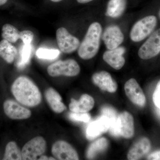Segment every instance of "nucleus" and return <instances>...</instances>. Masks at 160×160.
Listing matches in <instances>:
<instances>
[{
    "instance_id": "f03ea898",
    "label": "nucleus",
    "mask_w": 160,
    "mask_h": 160,
    "mask_svg": "<svg viewBox=\"0 0 160 160\" xmlns=\"http://www.w3.org/2000/svg\"><path fill=\"white\" fill-rule=\"evenodd\" d=\"M102 33V27L99 23L95 22L89 26L78 49V54L81 58L90 59L97 54L99 49Z\"/></svg>"
},
{
    "instance_id": "cd10ccee",
    "label": "nucleus",
    "mask_w": 160,
    "mask_h": 160,
    "mask_svg": "<svg viewBox=\"0 0 160 160\" xmlns=\"http://www.w3.org/2000/svg\"><path fill=\"white\" fill-rule=\"evenodd\" d=\"M33 32L29 30H24L20 32V39L22 41L24 44H30L33 40Z\"/></svg>"
},
{
    "instance_id": "7ed1b4c3",
    "label": "nucleus",
    "mask_w": 160,
    "mask_h": 160,
    "mask_svg": "<svg viewBox=\"0 0 160 160\" xmlns=\"http://www.w3.org/2000/svg\"><path fill=\"white\" fill-rule=\"evenodd\" d=\"M157 19L153 15L148 16L137 22L132 28L130 38L132 41L139 42L146 38L154 30Z\"/></svg>"
},
{
    "instance_id": "6e6552de",
    "label": "nucleus",
    "mask_w": 160,
    "mask_h": 160,
    "mask_svg": "<svg viewBox=\"0 0 160 160\" xmlns=\"http://www.w3.org/2000/svg\"><path fill=\"white\" fill-rule=\"evenodd\" d=\"M125 92L128 98L135 105L143 107L146 103V98L142 89L134 78L127 81L124 86Z\"/></svg>"
},
{
    "instance_id": "f257e3e1",
    "label": "nucleus",
    "mask_w": 160,
    "mask_h": 160,
    "mask_svg": "<svg viewBox=\"0 0 160 160\" xmlns=\"http://www.w3.org/2000/svg\"><path fill=\"white\" fill-rule=\"evenodd\" d=\"M11 91L18 102L26 106L34 107L42 101L38 88L26 77L18 78L12 86Z\"/></svg>"
},
{
    "instance_id": "39448f33",
    "label": "nucleus",
    "mask_w": 160,
    "mask_h": 160,
    "mask_svg": "<svg viewBox=\"0 0 160 160\" xmlns=\"http://www.w3.org/2000/svg\"><path fill=\"white\" fill-rule=\"evenodd\" d=\"M46 148V143L42 137H37L29 141L23 146L22 159L24 160H38L42 155Z\"/></svg>"
},
{
    "instance_id": "2f4dec72",
    "label": "nucleus",
    "mask_w": 160,
    "mask_h": 160,
    "mask_svg": "<svg viewBox=\"0 0 160 160\" xmlns=\"http://www.w3.org/2000/svg\"><path fill=\"white\" fill-rule=\"evenodd\" d=\"M78 2L81 3V4H85L93 1V0H77Z\"/></svg>"
},
{
    "instance_id": "f3484780",
    "label": "nucleus",
    "mask_w": 160,
    "mask_h": 160,
    "mask_svg": "<svg viewBox=\"0 0 160 160\" xmlns=\"http://www.w3.org/2000/svg\"><path fill=\"white\" fill-rule=\"evenodd\" d=\"M94 103L93 98L89 95L84 94L78 101L72 98L69 108L72 112H87L92 109Z\"/></svg>"
},
{
    "instance_id": "f704fd0d",
    "label": "nucleus",
    "mask_w": 160,
    "mask_h": 160,
    "mask_svg": "<svg viewBox=\"0 0 160 160\" xmlns=\"http://www.w3.org/2000/svg\"><path fill=\"white\" fill-rule=\"evenodd\" d=\"M159 17L160 18V9L159 10Z\"/></svg>"
},
{
    "instance_id": "7c9ffc66",
    "label": "nucleus",
    "mask_w": 160,
    "mask_h": 160,
    "mask_svg": "<svg viewBox=\"0 0 160 160\" xmlns=\"http://www.w3.org/2000/svg\"><path fill=\"white\" fill-rule=\"evenodd\" d=\"M38 160H56L53 157H48L46 156L42 155L40 156Z\"/></svg>"
},
{
    "instance_id": "0eeeda50",
    "label": "nucleus",
    "mask_w": 160,
    "mask_h": 160,
    "mask_svg": "<svg viewBox=\"0 0 160 160\" xmlns=\"http://www.w3.org/2000/svg\"><path fill=\"white\" fill-rule=\"evenodd\" d=\"M160 52V29L155 31L140 47L139 57L142 59L147 60L155 57Z\"/></svg>"
},
{
    "instance_id": "423d86ee",
    "label": "nucleus",
    "mask_w": 160,
    "mask_h": 160,
    "mask_svg": "<svg viewBox=\"0 0 160 160\" xmlns=\"http://www.w3.org/2000/svg\"><path fill=\"white\" fill-rule=\"evenodd\" d=\"M56 38L60 50L64 53L73 52L80 46L78 39L70 34L64 27H61L57 30Z\"/></svg>"
},
{
    "instance_id": "72a5a7b5",
    "label": "nucleus",
    "mask_w": 160,
    "mask_h": 160,
    "mask_svg": "<svg viewBox=\"0 0 160 160\" xmlns=\"http://www.w3.org/2000/svg\"><path fill=\"white\" fill-rule=\"evenodd\" d=\"M52 2H61L63 0H50Z\"/></svg>"
},
{
    "instance_id": "c756f323",
    "label": "nucleus",
    "mask_w": 160,
    "mask_h": 160,
    "mask_svg": "<svg viewBox=\"0 0 160 160\" xmlns=\"http://www.w3.org/2000/svg\"><path fill=\"white\" fill-rule=\"evenodd\" d=\"M147 159L157 160H160V150L154 152L149 155L147 157Z\"/></svg>"
},
{
    "instance_id": "5701e85b",
    "label": "nucleus",
    "mask_w": 160,
    "mask_h": 160,
    "mask_svg": "<svg viewBox=\"0 0 160 160\" xmlns=\"http://www.w3.org/2000/svg\"><path fill=\"white\" fill-rule=\"evenodd\" d=\"M108 146V142L104 138L98 139L92 143L86 152V156L89 159L94 158L98 153L105 151Z\"/></svg>"
},
{
    "instance_id": "a878e982",
    "label": "nucleus",
    "mask_w": 160,
    "mask_h": 160,
    "mask_svg": "<svg viewBox=\"0 0 160 160\" xmlns=\"http://www.w3.org/2000/svg\"><path fill=\"white\" fill-rule=\"evenodd\" d=\"M60 54V52L57 49L40 48L36 52L38 58L42 59L52 60L56 58Z\"/></svg>"
},
{
    "instance_id": "dca6fc26",
    "label": "nucleus",
    "mask_w": 160,
    "mask_h": 160,
    "mask_svg": "<svg viewBox=\"0 0 160 160\" xmlns=\"http://www.w3.org/2000/svg\"><path fill=\"white\" fill-rule=\"evenodd\" d=\"M151 148L150 141L146 138L138 140L128 152L127 158L129 160H139L147 154Z\"/></svg>"
},
{
    "instance_id": "aec40b11",
    "label": "nucleus",
    "mask_w": 160,
    "mask_h": 160,
    "mask_svg": "<svg viewBox=\"0 0 160 160\" xmlns=\"http://www.w3.org/2000/svg\"><path fill=\"white\" fill-rule=\"evenodd\" d=\"M18 53L17 49L11 43L3 39L0 42V57L8 63L14 61Z\"/></svg>"
},
{
    "instance_id": "9d476101",
    "label": "nucleus",
    "mask_w": 160,
    "mask_h": 160,
    "mask_svg": "<svg viewBox=\"0 0 160 160\" xmlns=\"http://www.w3.org/2000/svg\"><path fill=\"white\" fill-rule=\"evenodd\" d=\"M102 38L106 48L111 50L119 47L123 42L124 36L118 26H111L104 30Z\"/></svg>"
},
{
    "instance_id": "c85d7f7f",
    "label": "nucleus",
    "mask_w": 160,
    "mask_h": 160,
    "mask_svg": "<svg viewBox=\"0 0 160 160\" xmlns=\"http://www.w3.org/2000/svg\"><path fill=\"white\" fill-rule=\"evenodd\" d=\"M152 100L157 108L160 109V80L157 85L152 95Z\"/></svg>"
},
{
    "instance_id": "393cba45",
    "label": "nucleus",
    "mask_w": 160,
    "mask_h": 160,
    "mask_svg": "<svg viewBox=\"0 0 160 160\" xmlns=\"http://www.w3.org/2000/svg\"><path fill=\"white\" fill-rule=\"evenodd\" d=\"M3 160H22V151H21L16 143L15 142H9L6 145Z\"/></svg>"
},
{
    "instance_id": "473e14b6",
    "label": "nucleus",
    "mask_w": 160,
    "mask_h": 160,
    "mask_svg": "<svg viewBox=\"0 0 160 160\" xmlns=\"http://www.w3.org/2000/svg\"><path fill=\"white\" fill-rule=\"evenodd\" d=\"M8 0H0V6H2L7 2Z\"/></svg>"
},
{
    "instance_id": "2eb2a0df",
    "label": "nucleus",
    "mask_w": 160,
    "mask_h": 160,
    "mask_svg": "<svg viewBox=\"0 0 160 160\" xmlns=\"http://www.w3.org/2000/svg\"><path fill=\"white\" fill-rule=\"evenodd\" d=\"M119 129L120 135L125 138H130L134 133V119L128 112L119 115Z\"/></svg>"
},
{
    "instance_id": "9b49d317",
    "label": "nucleus",
    "mask_w": 160,
    "mask_h": 160,
    "mask_svg": "<svg viewBox=\"0 0 160 160\" xmlns=\"http://www.w3.org/2000/svg\"><path fill=\"white\" fill-rule=\"evenodd\" d=\"M4 110L7 116L12 119L21 120L29 118L31 111L12 100H7L4 103Z\"/></svg>"
},
{
    "instance_id": "4468645a",
    "label": "nucleus",
    "mask_w": 160,
    "mask_h": 160,
    "mask_svg": "<svg viewBox=\"0 0 160 160\" xmlns=\"http://www.w3.org/2000/svg\"><path fill=\"white\" fill-rule=\"evenodd\" d=\"M125 52L126 49L124 47H118L105 52L103 55V60L113 69L119 70L125 65L123 55Z\"/></svg>"
},
{
    "instance_id": "bb28decb",
    "label": "nucleus",
    "mask_w": 160,
    "mask_h": 160,
    "mask_svg": "<svg viewBox=\"0 0 160 160\" xmlns=\"http://www.w3.org/2000/svg\"><path fill=\"white\" fill-rule=\"evenodd\" d=\"M69 117L71 120L76 122H88L91 118L90 115L88 112H70Z\"/></svg>"
},
{
    "instance_id": "6ab92c4d",
    "label": "nucleus",
    "mask_w": 160,
    "mask_h": 160,
    "mask_svg": "<svg viewBox=\"0 0 160 160\" xmlns=\"http://www.w3.org/2000/svg\"><path fill=\"white\" fill-rule=\"evenodd\" d=\"M47 102L52 109L57 113H61L66 109V106L62 102V98L58 93L52 88H49L45 92Z\"/></svg>"
},
{
    "instance_id": "412c9836",
    "label": "nucleus",
    "mask_w": 160,
    "mask_h": 160,
    "mask_svg": "<svg viewBox=\"0 0 160 160\" xmlns=\"http://www.w3.org/2000/svg\"><path fill=\"white\" fill-rule=\"evenodd\" d=\"M126 0H109L106 15L112 18L119 17L124 13L126 7Z\"/></svg>"
},
{
    "instance_id": "a211bd4d",
    "label": "nucleus",
    "mask_w": 160,
    "mask_h": 160,
    "mask_svg": "<svg viewBox=\"0 0 160 160\" xmlns=\"http://www.w3.org/2000/svg\"><path fill=\"white\" fill-rule=\"evenodd\" d=\"M102 115L106 116L109 121V132L115 137L121 136L119 129V115L115 109L109 106H103L101 109Z\"/></svg>"
},
{
    "instance_id": "ddd939ff",
    "label": "nucleus",
    "mask_w": 160,
    "mask_h": 160,
    "mask_svg": "<svg viewBox=\"0 0 160 160\" xmlns=\"http://www.w3.org/2000/svg\"><path fill=\"white\" fill-rule=\"evenodd\" d=\"M109 118L102 115L88 126L86 131V138L89 140L94 139L109 130Z\"/></svg>"
},
{
    "instance_id": "20e7f679",
    "label": "nucleus",
    "mask_w": 160,
    "mask_h": 160,
    "mask_svg": "<svg viewBox=\"0 0 160 160\" xmlns=\"http://www.w3.org/2000/svg\"><path fill=\"white\" fill-rule=\"evenodd\" d=\"M47 72L51 77L61 75L74 77L78 75L80 72V67L76 61L73 59L59 61L49 65Z\"/></svg>"
},
{
    "instance_id": "1a4fd4ad",
    "label": "nucleus",
    "mask_w": 160,
    "mask_h": 160,
    "mask_svg": "<svg viewBox=\"0 0 160 160\" xmlns=\"http://www.w3.org/2000/svg\"><path fill=\"white\" fill-rule=\"evenodd\" d=\"M52 152L56 159L77 160L78 156L75 149L69 143L63 141L55 142L52 145Z\"/></svg>"
},
{
    "instance_id": "4be33fe9",
    "label": "nucleus",
    "mask_w": 160,
    "mask_h": 160,
    "mask_svg": "<svg viewBox=\"0 0 160 160\" xmlns=\"http://www.w3.org/2000/svg\"><path fill=\"white\" fill-rule=\"evenodd\" d=\"M32 53L31 44H24L20 48L19 57L16 62V66L19 69L25 68L29 62Z\"/></svg>"
},
{
    "instance_id": "b1692460",
    "label": "nucleus",
    "mask_w": 160,
    "mask_h": 160,
    "mask_svg": "<svg viewBox=\"0 0 160 160\" xmlns=\"http://www.w3.org/2000/svg\"><path fill=\"white\" fill-rule=\"evenodd\" d=\"M2 37L11 43H15L20 39V32L10 24L4 25L2 29Z\"/></svg>"
},
{
    "instance_id": "f8f14e48",
    "label": "nucleus",
    "mask_w": 160,
    "mask_h": 160,
    "mask_svg": "<svg viewBox=\"0 0 160 160\" xmlns=\"http://www.w3.org/2000/svg\"><path fill=\"white\" fill-rule=\"evenodd\" d=\"M92 81L96 86L104 91L113 93L117 90V83L107 72L102 71L96 72L92 75Z\"/></svg>"
}]
</instances>
